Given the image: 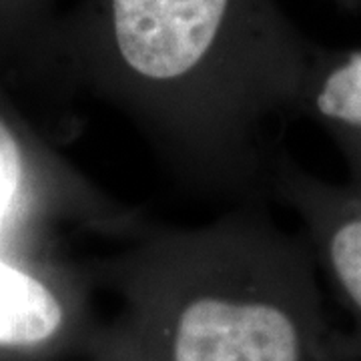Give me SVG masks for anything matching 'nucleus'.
<instances>
[{
  "label": "nucleus",
  "mask_w": 361,
  "mask_h": 361,
  "mask_svg": "<svg viewBox=\"0 0 361 361\" xmlns=\"http://www.w3.org/2000/svg\"><path fill=\"white\" fill-rule=\"evenodd\" d=\"M87 353L89 361H155L118 319L99 327Z\"/></svg>",
  "instance_id": "obj_8"
},
{
  "label": "nucleus",
  "mask_w": 361,
  "mask_h": 361,
  "mask_svg": "<svg viewBox=\"0 0 361 361\" xmlns=\"http://www.w3.org/2000/svg\"><path fill=\"white\" fill-rule=\"evenodd\" d=\"M63 0H0V78L63 90L54 40Z\"/></svg>",
  "instance_id": "obj_7"
},
{
  "label": "nucleus",
  "mask_w": 361,
  "mask_h": 361,
  "mask_svg": "<svg viewBox=\"0 0 361 361\" xmlns=\"http://www.w3.org/2000/svg\"><path fill=\"white\" fill-rule=\"evenodd\" d=\"M310 115L341 153L349 183L361 189V49L317 52L301 94Z\"/></svg>",
  "instance_id": "obj_6"
},
{
  "label": "nucleus",
  "mask_w": 361,
  "mask_h": 361,
  "mask_svg": "<svg viewBox=\"0 0 361 361\" xmlns=\"http://www.w3.org/2000/svg\"><path fill=\"white\" fill-rule=\"evenodd\" d=\"M123 243L104 265L115 319L155 361H311L313 253L267 215L145 225Z\"/></svg>",
  "instance_id": "obj_2"
},
{
  "label": "nucleus",
  "mask_w": 361,
  "mask_h": 361,
  "mask_svg": "<svg viewBox=\"0 0 361 361\" xmlns=\"http://www.w3.org/2000/svg\"><path fill=\"white\" fill-rule=\"evenodd\" d=\"M92 322L82 283L47 251L0 249V357L89 348Z\"/></svg>",
  "instance_id": "obj_4"
},
{
  "label": "nucleus",
  "mask_w": 361,
  "mask_h": 361,
  "mask_svg": "<svg viewBox=\"0 0 361 361\" xmlns=\"http://www.w3.org/2000/svg\"><path fill=\"white\" fill-rule=\"evenodd\" d=\"M63 90L123 115L180 179L271 185L315 49L275 0H75L56 26Z\"/></svg>",
  "instance_id": "obj_1"
},
{
  "label": "nucleus",
  "mask_w": 361,
  "mask_h": 361,
  "mask_svg": "<svg viewBox=\"0 0 361 361\" xmlns=\"http://www.w3.org/2000/svg\"><path fill=\"white\" fill-rule=\"evenodd\" d=\"M145 225L52 145L0 78V249L47 251L61 233L125 241Z\"/></svg>",
  "instance_id": "obj_3"
},
{
  "label": "nucleus",
  "mask_w": 361,
  "mask_h": 361,
  "mask_svg": "<svg viewBox=\"0 0 361 361\" xmlns=\"http://www.w3.org/2000/svg\"><path fill=\"white\" fill-rule=\"evenodd\" d=\"M334 2L345 6V8H360L361 6V0H334Z\"/></svg>",
  "instance_id": "obj_9"
},
{
  "label": "nucleus",
  "mask_w": 361,
  "mask_h": 361,
  "mask_svg": "<svg viewBox=\"0 0 361 361\" xmlns=\"http://www.w3.org/2000/svg\"><path fill=\"white\" fill-rule=\"evenodd\" d=\"M269 187L301 221L313 257L361 319V189L319 179L283 155Z\"/></svg>",
  "instance_id": "obj_5"
}]
</instances>
